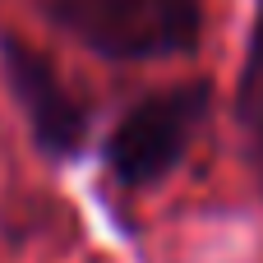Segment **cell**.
Instances as JSON below:
<instances>
[{
    "label": "cell",
    "mask_w": 263,
    "mask_h": 263,
    "mask_svg": "<svg viewBox=\"0 0 263 263\" xmlns=\"http://www.w3.org/2000/svg\"><path fill=\"white\" fill-rule=\"evenodd\" d=\"M208 120H213V79H185L143 92L134 106L116 116V125L102 139L97 157L106 185L125 199L166 185Z\"/></svg>",
    "instance_id": "cell-1"
},
{
    "label": "cell",
    "mask_w": 263,
    "mask_h": 263,
    "mask_svg": "<svg viewBox=\"0 0 263 263\" xmlns=\"http://www.w3.org/2000/svg\"><path fill=\"white\" fill-rule=\"evenodd\" d=\"M42 18L97 60L143 65L203 46L208 0H37Z\"/></svg>",
    "instance_id": "cell-2"
},
{
    "label": "cell",
    "mask_w": 263,
    "mask_h": 263,
    "mask_svg": "<svg viewBox=\"0 0 263 263\" xmlns=\"http://www.w3.org/2000/svg\"><path fill=\"white\" fill-rule=\"evenodd\" d=\"M0 83L14 102V111L28 125V139L42 162L69 166L88 153L92 139V106L60 79V69L23 42L14 28L0 23Z\"/></svg>",
    "instance_id": "cell-3"
},
{
    "label": "cell",
    "mask_w": 263,
    "mask_h": 263,
    "mask_svg": "<svg viewBox=\"0 0 263 263\" xmlns=\"http://www.w3.org/2000/svg\"><path fill=\"white\" fill-rule=\"evenodd\" d=\"M231 116L236 129L245 134V157H263V0H254L250 28H245V51H240V74L231 92Z\"/></svg>",
    "instance_id": "cell-4"
},
{
    "label": "cell",
    "mask_w": 263,
    "mask_h": 263,
    "mask_svg": "<svg viewBox=\"0 0 263 263\" xmlns=\"http://www.w3.org/2000/svg\"><path fill=\"white\" fill-rule=\"evenodd\" d=\"M250 171H254V185H259V199H263V157H259V162H250Z\"/></svg>",
    "instance_id": "cell-5"
}]
</instances>
